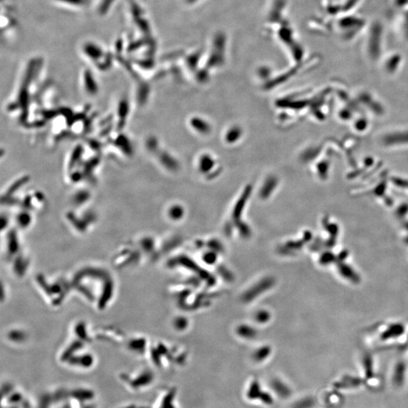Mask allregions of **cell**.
Masks as SVG:
<instances>
[]
</instances>
